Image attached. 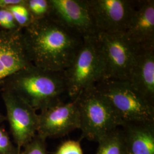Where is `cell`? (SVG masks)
Listing matches in <instances>:
<instances>
[{
	"label": "cell",
	"mask_w": 154,
	"mask_h": 154,
	"mask_svg": "<svg viewBox=\"0 0 154 154\" xmlns=\"http://www.w3.org/2000/svg\"><path fill=\"white\" fill-rule=\"evenodd\" d=\"M121 127L127 154H154V122L130 123Z\"/></svg>",
	"instance_id": "obj_14"
},
{
	"label": "cell",
	"mask_w": 154,
	"mask_h": 154,
	"mask_svg": "<svg viewBox=\"0 0 154 154\" xmlns=\"http://www.w3.org/2000/svg\"><path fill=\"white\" fill-rule=\"evenodd\" d=\"M96 154H127L122 129H116L101 139Z\"/></svg>",
	"instance_id": "obj_15"
},
{
	"label": "cell",
	"mask_w": 154,
	"mask_h": 154,
	"mask_svg": "<svg viewBox=\"0 0 154 154\" xmlns=\"http://www.w3.org/2000/svg\"><path fill=\"white\" fill-rule=\"evenodd\" d=\"M95 36L102 67V81H127L140 47L125 33H97Z\"/></svg>",
	"instance_id": "obj_5"
},
{
	"label": "cell",
	"mask_w": 154,
	"mask_h": 154,
	"mask_svg": "<svg viewBox=\"0 0 154 154\" xmlns=\"http://www.w3.org/2000/svg\"><path fill=\"white\" fill-rule=\"evenodd\" d=\"M45 140L37 134L23 147L24 149L20 154H47Z\"/></svg>",
	"instance_id": "obj_18"
},
{
	"label": "cell",
	"mask_w": 154,
	"mask_h": 154,
	"mask_svg": "<svg viewBox=\"0 0 154 154\" xmlns=\"http://www.w3.org/2000/svg\"><path fill=\"white\" fill-rule=\"evenodd\" d=\"M1 95L6 109V121L14 142L20 150L37 135L38 114L14 94L2 90Z\"/></svg>",
	"instance_id": "obj_7"
},
{
	"label": "cell",
	"mask_w": 154,
	"mask_h": 154,
	"mask_svg": "<svg viewBox=\"0 0 154 154\" xmlns=\"http://www.w3.org/2000/svg\"><path fill=\"white\" fill-rule=\"evenodd\" d=\"M20 28L11 11L7 8L0 9V30L13 31Z\"/></svg>",
	"instance_id": "obj_20"
},
{
	"label": "cell",
	"mask_w": 154,
	"mask_h": 154,
	"mask_svg": "<svg viewBox=\"0 0 154 154\" xmlns=\"http://www.w3.org/2000/svg\"><path fill=\"white\" fill-rule=\"evenodd\" d=\"M25 0H0V9L7 8L10 6L21 4Z\"/></svg>",
	"instance_id": "obj_22"
},
{
	"label": "cell",
	"mask_w": 154,
	"mask_h": 154,
	"mask_svg": "<svg viewBox=\"0 0 154 154\" xmlns=\"http://www.w3.org/2000/svg\"><path fill=\"white\" fill-rule=\"evenodd\" d=\"M95 35L83 38L81 48L63 72L67 95L71 99H76L83 91L102 79V63Z\"/></svg>",
	"instance_id": "obj_6"
},
{
	"label": "cell",
	"mask_w": 154,
	"mask_h": 154,
	"mask_svg": "<svg viewBox=\"0 0 154 154\" xmlns=\"http://www.w3.org/2000/svg\"><path fill=\"white\" fill-rule=\"evenodd\" d=\"M49 16L83 38L97 33L87 0H49Z\"/></svg>",
	"instance_id": "obj_10"
},
{
	"label": "cell",
	"mask_w": 154,
	"mask_h": 154,
	"mask_svg": "<svg viewBox=\"0 0 154 154\" xmlns=\"http://www.w3.org/2000/svg\"><path fill=\"white\" fill-rule=\"evenodd\" d=\"M5 121H6V117L5 116H4L2 114H1L0 112V125Z\"/></svg>",
	"instance_id": "obj_23"
},
{
	"label": "cell",
	"mask_w": 154,
	"mask_h": 154,
	"mask_svg": "<svg viewBox=\"0 0 154 154\" xmlns=\"http://www.w3.org/2000/svg\"><path fill=\"white\" fill-rule=\"evenodd\" d=\"M125 33L130 41L139 47L154 45V0H137Z\"/></svg>",
	"instance_id": "obj_13"
},
{
	"label": "cell",
	"mask_w": 154,
	"mask_h": 154,
	"mask_svg": "<svg viewBox=\"0 0 154 154\" xmlns=\"http://www.w3.org/2000/svg\"><path fill=\"white\" fill-rule=\"evenodd\" d=\"M2 90L15 94L36 111L63 101L62 98L67 95L63 72L33 65L1 82L0 91Z\"/></svg>",
	"instance_id": "obj_2"
},
{
	"label": "cell",
	"mask_w": 154,
	"mask_h": 154,
	"mask_svg": "<svg viewBox=\"0 0 154 154\" xmlns=\"http://www.w3.org/2000/svg\"><path fill=\"white\" fill-rule=\"evenodd\" d=\"M80 128L79 112L77 99L60 102L40 111L37 134L41 138H57L65 136Z\"/></svg>",
	"instance_id": "obj_9"
},
{
	"label": "cell",
	"mask_w": 154,
	"mask_h": 154,
	"mask_svg": "<svg viewBox=\"0 0 154 154\" xmlns=\"http://www.w3.org/2000/svg\"></svg>",
	"instance_id": "obj_24"
},
{
	"label": "cell",
	"mask_w": 154,
	"mask_h": 154,
	"mask_svg": "<svg viewBox=\"0 0 154 154\" xmlns=\"http://www.w3.org/2000/svg\"><path fill=\"white\" fill-rule=\"evenodd\" d=\"M25 5L30 11L33 20L49 16L50 6L49 0H25Z\"/></svg>",
	"instance_id": "obj_17"
},
{
	"label": "cell",
	"mask_w": 154,
	"mask_h": 154,
	"mask_svg": "<svg viewBox=\"0 0 154 154\" xmlns=\"http://www.w3.org/2000/svg\"><path fill=\"white\" fill-rule=\"evenodd\" d=\"M77 99L82 138L98 142L123 125L110 103L95 85L83 91Z\"/></svg>",
	"instance_id": "obj_3"
},
{
	"label": "cell",
	"mask_w": 154,
	"mask_h": 154,
	"mask_svg": "<svg viewBox=\"0 0 154 154\" xmlns=\"http://www.w3.org/2000/svg\"><path fill=\"white\" fill-rule=\"evenodd\" d=\"M32 66L23 42L22 29L0 30V82Z\"/></svg>",
	"instance_id": "obj_11"
},
{
	"label": "cell",
	"mask_w": 154,
	"mask_h": 154,
	"mask_svg": "<svg viewBox=\"0 0 154 154\" xmlns=\"http://www.w3.org/2000/svg\"><path fill=\"white\" fill-rule=\"evenodd\" d=\"M127 81L154 105V45L140 47Z\"/></svg>",
	"instance_id": "obj_12"
},
{
	"label": "cell",
	"mask_w": 154,
	"mask_h": 154,
	"mask_svg": "<svg viewBox=\"0 0 154 154\" xmlns=\"http://www.w3.org/2000/svg\"><path fill=\"white\" fill-rule=\"evenodd\" d=\"M20 150L12 143L5 129L0 127V154H18Z\"/></svg>",
	"instance_id": "obj_19"
},
{
	"label": "cell",
	"mask_w": 154,
	"mask_h": 154,
	"mask_svg": "<svg viewBox=\"0 0 154 154\" xmlns=\"http://www.w3.org/2000/svg\"><path fill=\"white\" fill-rule=\"evenodd\" d=\"M22 37L33 66L55 72L70 65L84 38L50 16L33 20L22 29Z\"/></svg>",
	"instance_id": "obj_1"
},
{
	"label": "cell",
	"mask_w": 154,
	"mask_h": 154,
	"mask_svg": "<svg viewBox=\"0 0 154 154\" xmlns=\"http://www.w3.org/2000/svg\"><path fill=\"white\" fill-rule=\"evenodd\" d=\"M55 154H83L79 141L69 140L62 143Z\"/></svg>",
	"instance_id": "obj_21"
},
{
	"label": "cell",
	"mask_w": 154,
	"mask_h": 154,
	"mask_svg": "<svg viewBox=\"0 0 154 154\" xmlns=\"http://www.w3.org/2000/svg\"><path fill=\"white\" fill-rule=\"evenodd\" d=\"M97 33H125L137 0H87Z\"/></svg>",
	"instance_id": "obj_8"
},
{
	"label": "cell",
	"mask_w": 154,
	"mask_h": 154,
	"mask_svg": "<svg viewBox=\"0 0 154 154\" xmlns=\"http://www.w3.org/2000/svg\"><path fill=\"white\" fill-rule=\"evenodd\" d=\"M7 9L11 11L20 28L24 29L33 21V18L25 5V0L19 4L10 6Z\"/></svg>",
	"instance_id": "obj_16"
},
{
	"label": "cell",
	"mask_w": 154,
	"mask_h": 154,
	"mask_svg": "<svg viewBox=\"0 0 154 154\" xmlns=\"http://www.w3.org/2000/svg\"><path fill=\"white\" fill-rule=\"evenodd\" d=\"M95 86L110 103L123 125L154 122V105L138 93L127 81L105 79Z\"/></svg>",
	"instance_id": "obj_4"
}]
</instances>
